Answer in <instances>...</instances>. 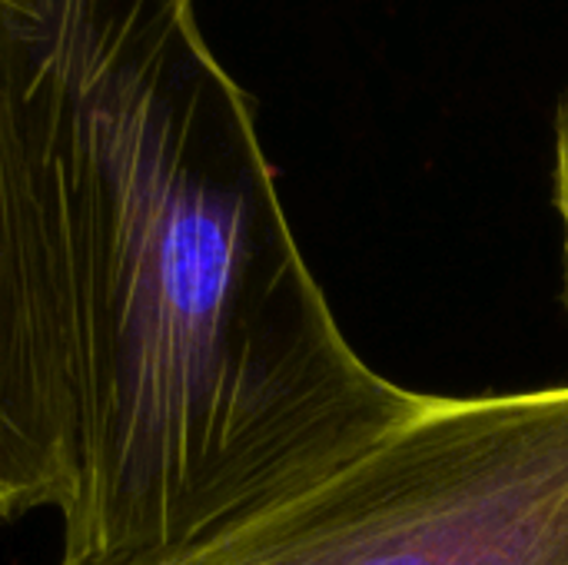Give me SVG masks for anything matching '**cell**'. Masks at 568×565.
<instances>
[{
    "label": "cell",
    "instance_id": "obj_1",
    "mask_svg": "<svg viewBox=\"0 0 568 565\" xmlns=\"http://www.w3.org/2000/svg\"><path fill=\"white\" fill-rule=\"evenodd\" d=\"M0 100L40 216L60 565L200 543L423 406L343 336L196 0H0Z\"/></svg>",
    "mask_w": 568,
    "mask_h": 565
},
{
    "label": "cell",
    "instance_id": "obj_2",
    "mask_svg": "<svg viewBox=\"0 0 568 565\" xmlns=\"http://www.w3.org/2000/svg\"><path fill=\"white\" fill-rule=\"evenodd\" d=\"M116 565H568V383L426 396L310 490Z\"/></svg>",
    "mask_w": 568,
    "mask_h": 565
},
{
    "label": "cell",
    "instance_id": "obj_3",
    "mask_svg": "<svg viewBox=\"0 0 568 565\" xmlns=\"http://www.w3.org/2000/svg\"><path fill=\"white\" fill-rule=\"evenodd\" d=\"M63 493L57 350L33 183L0 100V519Z\"/></svg>",
    "mask_w": 568,
    "mask_h": 565
},
{
    "label": "cell",
    "instance_id": "obj_4",
    "mask_svg": "<svg viewBox=\"0 0 568 565\" xmlns=\"http://www.w3.org/2000/svg\"><path fill=\"white\" fill-rule=\"evenodd\" d=\"M552 206L562 223V310L568 316V87L556 107V143H552Z\"/></svg>",
    "mask_w": 568,
    "mask_h": 565
}]
</instances>
